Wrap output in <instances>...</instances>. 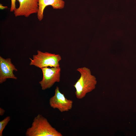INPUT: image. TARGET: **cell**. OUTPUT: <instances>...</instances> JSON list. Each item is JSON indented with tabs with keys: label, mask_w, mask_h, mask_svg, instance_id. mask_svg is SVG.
<instances>
[{
	"label": "cell",
	"mask_w": 136,
	"mask_h": 136,
	"mask_svg": "<svg viewBox=\"0 0 136 136\" xmlns=\"http://www.w3.org/2000/svg\"><path fill=\"white\" fill-rule=\"evenodd\" d=\"M11 5L10 9L11 12H14V10L16 8V0H11Z\"/></svg>",
	"instance_id": "cell-10"
},
{
	"label": "cell",
	"mask_w": 136,
	"mask_h": 136,
	"mask_svg": "<svg viewBox=\"0 0 136 136\" xmlns=\"http://www.w3.org/2000/svg\"><path fill=\"white\" fill-rule=\"evenodd\" d=\"M49 104L53 108L57 109L62 112L68 111L72 109L73 101L66 98L64 94L60 92L59 87L56 86L54 95L49 99Z\"/></svg>",
	"instance_id": "cell-5"
},
{
	"label": "cell",
	"mask_w": 136,
	"mask_h": 136,
	"mask_svg": "<svg viewBox=\"0 0 136 136\" xmlns=\"http://www.w3.org/2000/svg\"><path fill=\"white\" fill-rule=\"evenodd\" d=\"M26 136H62V134L52 127L47 119L42 115L35 117L31 126L25 132Z\"/></svg>",
	"instance_id": "cell-2"
},
{
	"label": "cell",
	"mask_w": 136,
	"mask_h": 136,
	"mask_svg": "<svg viewBox=\"0 0 136 136\" xmlns=\"http://www.w3.org/2000/svg\"><path fill=\"white\" fill-rule=\"evenodd\" d=\"M7 8V6H5L3 5L2 4H0V9L1 10Z\"/></svg>",
	"instance_id": "cell-12"
},
{
	"label": "cell",
	"mask_w": 136,
	"mask_h": 136,
	"mask_svg": "<svg viewBox=\"0 0 136 136\" xmlns=\"http://www.w3.org/2000/svg\"><path fill=\"white\" fill-rule=\"evenodd\" d=\"M42 72V80L39 82L43 90L50 88L56 82L60 81L61 68L59 67H48L41 69Z\"/></svg>",
	"instance_id": "cell-4"
},
{
	"label": "cell",
	"mask_w": 136,
	"mask_h": 136,
	"mask_svg": "<svg viewBox=\"0 0 136 136\" xmlns=\"http://www.w3.org/2000/svg\"><path fill=\"white\" fill-rule=\"evenodd\" d=\"M5 112V110L3 109L1 107L0 108V115L1 116H2L3 115Z\"/></svg>",
	"instance_id": "cell-11"
},
{
	"label": "cell",
	"mask_w": 136,
	"mask_h": 136,
	"mask_svg": "<svg viewBox=\"0 0 136 136\" xmlns=\"http://www.w3.org/2000/svg\"><path fill=\"white\" fill-rule=\"evenodd\" d=\"M17 71V69L12 63L10 58L5 59L0 56V83L5 82L8 79H17L13 71Z\"/></svg>",
	"instance_id": "cell-7"
},
{
	"label": "cell",
	"mask_w": 136,
	"mask_h": 136,
	"mask_svg": "<svg viewBox=\"0 0 136 136\" xmlns=\"http://www.w3.org/2000/svg\"><path fill=\"white\" fill-rule=\"evenodd\" d=\"M19 7L14 11L16 17L24 16L29 17L30 15L37 13L39 10V0H17Z\"/></svg>",
	"instance_id": "cell-6"
},
{
	"label": "cell",
	"mask_w": 136,
	"mask_h": 136,
	"mask_svg": "<svg viewBox=\"0 0 136 136\" xmlns=\"http://www.w3.org/2000/svg\"><path fill=\"white\" fill-rule=\"evenodd\" d=\"M37 54L33 55L32 59L29 58L30 60V65H34L40 69L48 67H59V61L61 59L59 54L52 53L47 52H43L39 50Z\"/></svg>",
	"instance_id": "cell-3"
},
{
	"label": "cell",
	"mask_w": 136,
	"mask_h": 136,
	"mask_svg": "<svg viewBox=\"0 0 136 136\" xmlns=\"http://www.w3.org/2000/svg\"><path fill=\"white\" fill-rule=\"evenodd\" d=\"M76 70L81 75L73 86L76 89L75 93L76 98L81 99L84 97L87 93L95 89L97 81L88 68L81 67L78 68Z\"/></svg>",
	"instance_id": "cell-1"
},
{
	"label": "cell",
	"mask_w": 136,
	"mask_h": 136,
	"mask_svg": "<svg viewBox=\"0 0 136 136\" xmlns=\"http://www.w3.org/2000/svg\"><path fill=\"white\" fill-rule=\"evenodd\" d=\"M65 2L63 0H39V10L37 18L40 21L43 18V13L46 7L51 6L54 9H61L64 8Z\"/></svg>",
	"instance_id": "cell-8"
},
{
	"label": "cell",
	"mask_w": 136,
	"mask_h": 136,
	"mask_svg": "<svg viewBox=\"0 0 136 136\" xmlns=\"http://www.w3.org/2000/svg\"><path fill=\"white\" fill-rule=\"evenodd\" d=\"M10 120V117L7 116L0 121V136H3V131Z\"/></svg>",
	"instance_id": "cell-9"
}]
</instances>
